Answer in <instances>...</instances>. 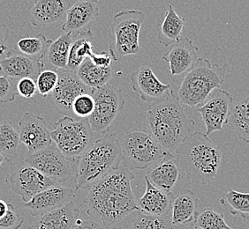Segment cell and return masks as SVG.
<instances>
[{"instance_id": "obj_36", "label": "cell", "mask_w": 249, "mask_h": 229, "mask_svg": "<svg viewBox=\"0 0 249 229\" xmlns=\"http://www.w3.org/2000/svg\"><path fill=\"white\" fill-rule=\"evenodd\" d=\"M95 109V100L91 94H83L78 96L72 102V113L81 118H89Z\"/></svg>"}, {"instance_id": "obj_12", "label": "cell", "mask_w": 249, "mask_h": 229, "mask_svg": "<svg viewBox=\"0 0 249 229\" xmlns=\"http://www.w3.org/2000/svg\"><path fill=\"white\" fill-rule=\"evenodd\" d=\"M58 82L55 89L50 95V100L59 113L67 116H74L72 102L83 94H91L92 88L86 86L77 76L76 72L67 69L57 70Z\"/></svg>"}, {"instance_id": "obj_45", "label": "cell", "mask_w": 249, "mask_h": 229, "mask_svg": "<svg viewBox=\"0 0 249 229\" xmlns=\"http://www.w3.org/2000/svg\"><path fill=\"white\" fill-rule=\"evenodd\" d=\"M5 161V159L3 158V156L0 154V167H1V165H2V163H3V162Z\"/></svg>"}, {"instance_id": "obj_1", "label": "cell", "mask_w": 249, "mask_h": 229, "mask_svg": "<svg viewBox=\"0 0 249 229\" xmlns=\"http://www.w3.org/2000/svg\"><path fill=\"white\" fill-rule=\"evenodd\" d=\"M134 179L133 171L123 164L93 183L85 197L87 214L111 228L138 210Z\"/></svg>"}, {"instance_id": "obj_25", "label": "cell", "mask_w": 249, "mask_h": 229, "mask_svg": "<svg viewBox=\"0 0 249 229\" xmlns=\"http://www.w3.org/2000/svg\"><path fill=\"white\" fill-rule=\"evenodd\" d=\"M185 30V19L178 15L172 5L168 6L162 24L159 28L158 43L167 47L180 40L181 33Z\"/></svg>"}, {"instance_id": "obj_6", "label": "cell", "mask_w": 249, "mask_h": 229, "mask_svg": "<svg viewBox=\"0 0 249 229\" xmlns=\"http://www.w3.org/2000/svg\"><path fill=\"white\" fill-rule=\"evenodd\" d=\"M121 149L123 163L130 170L153 167L173 154L166 151L147 131L129 130L124 133Z\"/></svg>"}, {"instance_id": "obj_5", "label": "cell", "mask_w": 249, "mask_h": 229, "mask_svg": "<svg viewBox=\"0 0 249 229\" xmlns=\"http://www.w3.org/2000/svg\"><path fill=\"white\" fill-rule=\"evenodd\" d=\"M225 65L211 64L206 58H198L196 65L185 74L177 96L181 104L192 108L201 106L211 92L225 82Z\"/></svg>"}, {"instance_id": "obj_39", "label": "cell", "mask_w": 249, "mask_h": 229, "mask_svg": "<svg viewBox=\"0 0 249 229\" xmlns=\"http://www.w3.org/2000/svg\"><path fill=\"white\" fill-rule=\"evenodd\" d=\"M17 93L19 96L23 98H32L36 96V91H37V86H36V82L31 78H24L21 79L17 82Z\"/></svg>"}, {"instance_id": "obj_11", "label": "cell", "mask_w": 249, "mask_h": 229, "mask_svg": "<svg viewBox=\"0 0 249 229\" xmlns=\"http://www.w3.org/2000/svg\"><path fill=\"white\" fill-rule=\"evenodd\" d=\"M25 163L58 183L65 182L72 177V167L69 161L53 144L48 147L28 154Z\"/></svg>"}, {"instance_id": "obj_41", "label": "cell", "mask_w": 249, "mask_h": 229, "mask_svg": "<svg viewBox=\"0 0 249 229\" xmlns=\"http://www.w3.org/2000/svg\"><path fill=\"white\" fill-rule=\"evenodd\" d=\"M89 58L97 66L105 67V68L112 66L113 59L110 56V53L103 52L100 54L93 53Z\"/></svg>"}, {"instance_id": "obj_31", "label": "cell", "mask_w": 249, "mask_h": 229, "mask_svg": "<svg viewBox=\"0 0 249 229\" xmlns=\"http://www.w3.org/2000/svg\"><path fill=\"white\" fill-rule=\"evenodd\" d=\"M52 42L43 33H38L33 37H24L19 40L16 44V50L34 60L44 63V57Z\"/></svg>"}, {"instance_id": "obj_37", "label": "cell", "mask_w": 249, "mask_h": 229, "mask_svg": "<svg viewBox=\"0 0 249 229\" xmlns=\"http://www.w3.org/2000/svg\"><path fill=\"white\" fill-rule=\"evenodd\" d=\"M24 223V219L16 213L15 206L10 204L8 211L0 218V229H19Z\"/></svg>"}, {"instance_id": "obj_34", "label": "cell", "mask_w": 249, "mask_h": 229, "mask_svg": "<svg viewBox=\"0 0 249 229\" xmlns=\"http://www.w3.org/2000/svg\"><path fill=\"white\" fill-rule=\"evenodd\" d=\"M196 223L201 229H234L225 222L224 213L211 208H206L198 213Z\"/></svg>"}, {"instance_id": "obj_24", "label": "cell", "mask_w": 249, "mask_h": 229, "mask_svg": "<svg viewBox=\"0 0 249 229\" xmlns=\"http://www.w3.org/2000/svg\"><path fill=\"white\" fill-rule=\"evenodd\" d=\"M180 175L181 168L173 156L154 166L145 177L158 189L171 193Z\"/></svg>"}, {"instance_id": "obj_44", "label": "cell", "mask_w": 249, "mask_h": 229, "mask_svg": "<svg viewBox=\"0 0 249 229\" xmlns=\"http://www.w3.org/2000/svg\"><path fill=\"white\" fill-rule=\"evenodd\" d=\"M201 229L199 227H198V225L196 223V222H193L191 224L187 225V226H185V227H182V229Z\"/></svg>"}, {"instance_id": "obj_46", "label": "cell", "mask_w": 249, "mask_h": 229, "mask_svg": "<svg viewBox=\"0 0 249 229\" xmlns=\"http://www.w3.org/2000/svg\"><path fill=\"white\" fill-rule=\"evenodd\" d=\"M85 1H89V2H94V3H97L99 0H85Z\"/></svg>"}, {"instance_id": "obj_14", "label": "cell", "mask_w": 249, "mask_h": 229, "mask_svg": "<svg viewBox=\"0 0 249 229\" xmlns=\"http://www.w3.org/2000/svg\"><path fill=\"white\" fill-rule=\"evenodd\" d=\"M19 134L20 142L29 150L28 154L48 147L53 142L46 122L30 112H25L19 121Z\"/></svg>"}, {"instance_id": "obj_4", "label": "cell", "mask_w": 249, "mask_h": 229, "mask_svg": "<svg viewBox=\"0 0 249 229\" xmlns=\"http://www.w3.org/2000/svg\"><path fill=\"white\" fill-rule=\"evenodd\" d=\"M123 162L121 144L115 133L107 132L90 145L77 161L75 191L87 189L120 167Z\"/></svg>"}, {"instance_id": "obj_17", "label": "cell", "mask_w": 249, "mask_h": 229, "mask_svg": "<svg viewBox=\"0 0 249 229\" xmlns=\"http://www.w3.org/2000/svg\"><path fill=\"white\" fill-rule=\"evenodd\" d=\"M44 63L34 60L15 49H8L5 57L0 59V72L3 76L13 81L31 78L36 81L43 71Z\"/></svg>"}, {"instance_id": "obj_16", "label": "cell", "mask_w": 249, "mask_h": 229, "mask_svg": "<svg viewBox=\"0 0 249 229\" xmlns=\"http://www.w3.org/2000/svg\"><path fill=\"white\" fill-rule=\"evenodd\" d=\"M131 86L145 102L155 103L166 98L173 90L170 84H163L149 66H142L130 75Z\"/></svg>"}, {"instance_id": "obj_26", "label": "cell", "mask_w": 249, "mask_h": 229, "mask_svg": "<svg viewBox=\"0 0 249 229\" xmlns=\"http://www.w3.org/2000/svg\"><path fill=\"white\" fill-rule=\"evenodd\" d=\"M75 35L72 33H63L49 46L44 60L54 68V70L67 69L70 49Z\"/></svg>"}, {"instance_id": "obj_7", "label": "cell", "mask_w": 249, "mask_h": 229, "mask_svg": "<svg viewBox=\"0 0 249 229\" xmlns=\"http://www.w3.org/2000/svg\"><path fill=\"white\" fill-rule=\"evenodd\" d=\"M53 127V141L68 161L77 162L93 143L94 131L89 118L77 121L65 115L55 122Z\"/></svg>"}, {"instance_id": "obj_42", "label": "cell", "mask_w": 249, "mask_h": 229, "mask_svg": "<svg viewBox=\"0 0 249 229\" xmlns=\"http://www.w3.org/2000/svg\"><path fill=\"white\" fill-rule=\"evenodd\" d=\"M9 37V30L3 23H0V59L5 57L9 49L6 46L7 39Z\"/></svg>"}, {"instance_id": "obj_43", "label": "cell", "mask_w": 249, "mask_h": 229, "mask_svg": "<svg viewBox=\"0 0 249 229\" xmlns=\"http://www.w3.org/2000/svg\"><path fill=\"white\" fill-rule=\"evenodd\" d=\"M8 207H9L8 203H6L3 199H0V218H2L7 213Z\"/></svg>"}, {"instance_id": "obj_3", "label": "cell", "mask_w": 249, "mask_h": 229, "mask_svg": "<svg viewBox=\"0 0 249 229\" xmlns=\"http://www.w3.org/2000/svg\"><path fill=\"white\" fill-rule=\"evenodd\" d=\"M176 161L191 183L205 185L216 178L223 161L220 147L206 134L196 131L175 150Z\"/></svg>"}, {"instance_id": "obj_29", "label": "cell", "mask_w": 249, "mask_h": 229, "mask_svg": "<svg viewBox=\"0 0 249 229\" xmlns=\"http://www.w3.org/2000/svg\"><path fill=\"white\" fill-rule=\"evenodd\" d=\"M92 32L75 35L69 53L67 70L76 72L84 60L90 57L94 53V46L92 43Z\"/></svg>"}, {"instance_id": "obj_28", "label": "cell", "mask_w": 249, "mask_h": 229, "mask_svg": "<svg viewBox=\"0 0 249 229\" xmlns=\"http://www.w3.org/2000/svg\"><path fill=\"white\" fill-rule=\"evenodd\" d=\"M20 143L19 131L9 122H0V154L7 163H14L17 160Z\"/></svg>"}, {"instance_id": "obj_22", "label": "cell", "mask_w": 249, "mask_h": 229, "mask_svg": "<svg viewBox=\"0 0 249 229\" xmlns=\"http://www.w3.org/2000/svg\"><path fill=\"white\" fill-rule=\"evenodd\" d=\"M81 213L72 201L61 209L40 216L27 229H72Z\"/></svg>"}, {"instance_id": "obj_40", "label": "cell", "mask_w": 249, "mask_h": 229, "mask_svg": "<svg viewBox=\"0 0 249 229\" xmlns=\"http://www.w3.org/2000/svg\"><path fill=\"white\" fill-rule=\"evenodd\" d=\"M72 229H111V228L105 224L103 221L89 216V218L84 220L78 219Z\"/></svg>"}, {"instance_id": "obj_2", "label": "cell", "mask_w": 249, "mask_h": 229, "mask_svg": "<svg viewBox=\"0 0 249 229\" xmlns=\"http://www.w3.org/2000/svg\"><path fill=\"white\" fill-rule=\"evenodd\" d=\"M146 120L149 133L172 153L184 139L197 131L195 121L186 114L173 89L166 98L149 106Z\"/></svg>"}, {"instance_id": "obj_35", "label": "cell", "mask_w": 249, "mask_h": 229, "mask_svg": "<svg viewBox=\"0 0 249 229\" xmlns=\"http://www.w3.org/2000/svg\"><path fill=\"white\" fill-rule=\"evenodd\" d=\"M58 82V72L57 70H43L36 79V86L39 94L43 97L50 96Z\"/></svg>"}, {"instance_id": "obj_30", "label": "cell", "mask_w": 249, "mask_h": 229, "mask_svg": "<svg viewBox=\"0 0 249 229\" xmlns=\"http://www.w3.org/2000/svg\"><path fill=\"white\" fill-rule=\"evenodd\" d=\"M228 124L240 139L249 143V96L233 105Z\"/></svg>"}, {"instance_id": "obj_33", "label": "cell", "mask_w": 249, "mask_h": 229, "mask_svg": "<svg viewBox=\"0 0 249 229\" xmlns=\"http://www.w3.org/2000/svg\"><path fill=\"white\" fill-rule=\"evenodd\" d=\"M130 229H173V224L170 215L154 216L142 213L134 218Z\"/></svg>"}, {"instance_id": "obj_27", "label": "cell", "mask_w": 249, "mask_h": 229, "mask_svg": "<svg viewBox=\"0 0 249 229\" xmlns=\"http://www.w3.org/2000/svg\"><path fill=\"white\" fill-rule=\"evenodd\" d=\"M77 76L86 86L90 88H97L108 84L112 76V66H97L89 57L86 58L78 68Z\"/></svg>"}, {"instance_id": "obj_9", "label": "cell", "mask_w": 249, "mask_h": 229, "mask_svg": "<svg viewBox=\"0 0 249 229\" xmlns=\"http://www.w3.org/2000/svg\"><path fill=\"white\" fill-rule=\"evenodd\" d=\"M91 96L95 100V109L89 117L92 130L99 133H107L125 106L122 91L120 87L107 84L92 88Z\"/></svg>"}, {"instance_id": "obj_21", "label": "cell", "mask_w": 249, "mask_h": 229, "mask_svg": "<svg viewBox=\"0 0 249 229\" xmlns=\"http://www.w3.org/2000/svg\"><path fill=\"white\" fill-rule=\"evenodd\" d=\"M146 190L143 196L137 200L138 210L142 213L154 216H164L170 214L172 210L174 195L167 193L153 185L145 177Z\"/></svg>"}, {"instance_id": "obj_18", "label": "cell", "mask_w": 249, "mask_h": 229, "mask_svg": "<svg viewBox=\"0 0 249 229\" xmlns=\"http://www.w3.org/2000/svg\"><path fill=\"white\" fill-rule=\"evenodd\" d=\"M99 16L97 3L78 0L67 12L62 29L64 33L79 35L91 32V24Z\"/></svg>"}, {"instance_id": "obj_13", "label": "cell", "mask_w": 249, "mask_h": 229, "mask_svg": "<svg viewBox=\"0 0 249 229\" xmlns=\"http://www.w3.org/2000/svg\"><path fill=\"white\" fill-rule=\"evenodd\" d=\"M10 182L14 192L19 195L25 203L29 202L40 192L58 184L29 164L18 167L11 175Z\"/></svg>"}, {"instance_id": "obj_38", "label": "cell", "mask_w": 249, "mask_h": 229, "mask_svg": "<svg viewBox=\"0 0 249 229\" xmlns=\"http://www.w3.org/2000/svg\"><path fill=\"white\" fill-rule=\"evenodd\" d=\"M16 85L15 81L3 75L0 76V102L7 103L15 100L18 94Z\"/></svg>"}, {"instance_id": "obj_19", "label": "cell", "mask_w": 249, "mask_h": 229, "mask_svg": "<svg viewBox=\"0 0 249 229\" xmlns=\"http://www.w3.org/2000/svg\"><path fill=\"white\" fill-rule=\"evenodd\" d=\"M197 52L198 48L191 39L184 37L163 53L162 58L168 63L172 75L180 76L187 74L196 65L198 60Z\"/></svg>"}, {"instance_id": "obj_23", "label": "cell", "mask_w": 249, "mask_h": 229, "mask_svg": "<svg viewBox=\"0 0 249 229\" xmlns=\"http://www.w3.org/2000/svg\"><path fill=\"white\" fill-rule=\"evenodd\" d=\"M199 199L190 190H184L174 196L172 204V222L173 226L185 227L196 222L198 216Z\"/></svg>"}, {"instance_id": "obj_10", "label": "cell", "mask_w": 249, "mask_h": 229, "mask_svg": "<svg viewBox=\"0 0 249 229\" xmlns=\"http://www.w3.org/2000/svg\"><path fill=\"white\" fill-rule=\"evenodd\" d=\"M233 107V97L227 91L216 88L201 106L197 107L201 120L206 127V135L223 131L224 125L228 124Z\"/></svg>"}, {"instance_id": "obj_15", "label": "cell", "mask_w": 249, "mask_h": 229, "mask_svg": "<svg viewBox=\"0 0 249 229\" xmlns=\"http://www.w3.org/2000/svg\"><path fill=\"white\" fill-rule=\"evenodd\" d=\"M75 196L74 191L67 187H50L25 203L24 207L30 214L38 218L40 216L61 209L72 202Z\"/></svg>"}, {"instance_id": "obj_8", "label": "cell", "mask_w": 249, "mask_h": 229, "mask_svg": "<svg viewBox=\"0 0 249 229\" xmlns=\"http://www.w3.org/2000/svg\"><path fill=\"white\" fill-rule=\"evenodd\" d=\"M145 15L137 10L120 11L110 23L115 35V42L109 48L113 61H121L126 56L142 52L140 46V32L145 21Z\"/></svg>"}, {"instance_id": "obj_47", "label": "cell", "mask_w": 249, "mask_h": 229, "mask_svg": "<svg viewBox=\"0 0 249 229\" xmlns=\"http://www.w3.org/2000/svg\"></svg>"}, {"instance_id": "obj_32", "label": "cell", "mask_w": 249, "mask_h": 229, "mask_svg": "<svg viewBox=\"0 0 249 229\" xmlns=\"http://www.w3.org/2000/svg\"><path fill=\"white\" fill-rule=\"evenodd\" d=\"M220 202L229 207L231 214L240 215L243 220H249V193L230 190L221 198Z\"/></svg>"}, {"instance_id": "obj_20", "label": "cell", "mask_w": 249, "mask_h": 229, "mask_svg": "<svg viewBox=\"0 0 249 229\" xmlns=\"http://www.w3.org/2000/svg\"><path fill=\"white\" fill-rule=\"evenodd\" d=\"M70 8V0H36L30 13L34 27L41 29L64 19Z\"/></svg>"}]
</instances>
